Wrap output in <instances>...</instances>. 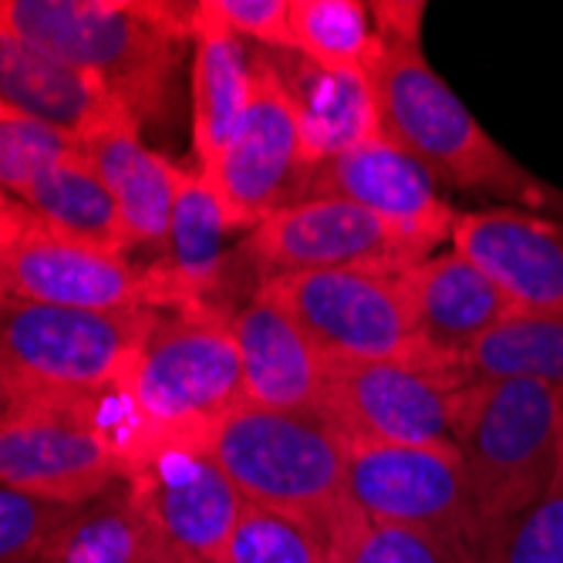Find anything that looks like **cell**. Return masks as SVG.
<instances>
[{"instance_id":"cell-1","label":"cell","mask_w":563,"mask_h":563,"mask_svg":"<svg viewBox=\"0 0 563 563\" xmlns=\"http://www.w3.org/2000/svg\"><path fill=\"white\" fill-rule=\"evenodd\" d=\"M368 8L378 34L372 88L382 135L419 159L439 186L563 220V192L509 156L429 65L422 47L426 4L378 0Z\"/></svg>"},{"instance_id":"cell-2","label":"cell","mask_w":563,"mask_h":563,"mask_svg":"<svg viewBox=\"0 0 563 563\" xmlns=\"http://www.w3.org/2000/svg\"><path fill=\"white\" fill-rule=\"evenodd\" d=\"M0 24L91 75L139 129L169 119L192 51V4L169 0H0Z\"/></svg>"},{"instance_id":"cell-3","label":"cell","mask_w":563,"mask_h":563,"mask_svg":"<svg viewBox=\"0 0 563 563\" xmlns=\"http://www.w3.org/2000/svg\"><path fill=\"white\" fill-rule=\"evenodd\" d=\"M207 445L250 506L318 530L334 543L354 503L347 496V439L321 412H284L240 401Z\"/></svg>"},{"instance_id":"cell-4","label":"cell","mask_w":563,"mask_h":563,"mask_svg":"<svg viewBox=\"0 0 563 563\" xmlns=\"http://www.w3.org/2000/svg\"><path fill=\"white\" fill-rule=\"evenodd\" d=\"M479 563L553 486L563 463V391L540 382H473L459 429Z\"/></svg>"},{"instance_id":"cell-5","label":"cell","mask_w":563,"mask_h":563,"mask_svg":"<svg viewBox=\"0 0 563 563\" xmlns=\"http://www.w3.org/2000/svg\"><path fill=\"white\" fill-rule=\"evenodd\" d=\"M129 439L122 398L24 391L0 419V486L85 506L125 479Z\"/></svg>"},{"instance_id":"cell-6","label":"cell","mask_w":563,"mask_h":563,"mask_svg":"<svg viewBox=\"0 0 563 563\" xmlns=\"http://www.w3.org/2000/svg\"><path fill=\"white\" fill-rule=\"evenodd\" d=\"M240 401L243 368L230 314L163 311L122 391L132 439L207 435Z\"/></svg>"},{"instance_id":"cell-7","label":"cell","mask_w":563,"mask_h":563,"mask_svg":"<svg viewBox=\"0 0 563 563\" xmlns=\"http://www.w3.org/2000/svg\"><path fill=\"white\" fill-rule=\"evenodd\" d=\"M159 314L8 297L0 314V357L27 391L122 398Z\"/></svg>"},{"instance_id":"cell-8","label":"cell","mask_w":563,"mask_h":563,"mask_svg":"<svg viewBox=\"0 0 563 563\" xmlns=\"http://www.w3.org/2000/svg\"><path fill=\"white\" fill-rule=\"evenodd\" d=\"M470 391L466 368L429 357L328 365L321 412L347 442L459 449Z\"/></svg>"},{"instance_id":"cell-9","label":"cell","mask_w":563,"mask_h":563,"mask_svg":"<svg viewBox=\"0 0 563 563\" xmlns=\"http://www.w3.org/2000/svg\"><path fill=\"white\" fill-rule=\"evenodd\" d=\"M311 338L324 365L426 357L405 271L341 267L284 274L257 284Z\"/></svg>"},{"instance_id":"cell-10","label":"cell","mask_w":563,"mask_h":563,"mask_svg":"<svg viewBox=\"0 0 563 563\" xmlns=\"http://www.w3.org/2000/svg\"><path fill=\"white\" fill-rule=\"evenodd\" d=\"M0 287L8 297L85 311H207L163 261L135 264L125 253L71 243L37 220L0 253Z\"/></svg>"},{"instance_id":"cell-11","label":"cell","mask_w":563,"mask_h":563,"mask_svg":"<svg viewBox=\"0 0 563 563\" xmlns=\"http://www.w3.org/2000/svg\"><path fill=\"white\" fill-rule=\"evenodd\" d=\"M347 496L368 520L422 530L479 563L476 506L459 449L347 442Z\"/></svg>"},{"instance_id":"cell-12","label":"cell","mask_w":563,"mask_h":563,"mask_svg":"<svg viewBox=\"0 0 563 563\" xmlns=\"http://www.w3.org/2000/svg\"><path fill=\"white\" fill-rule=\"evenodd\" d=\"M236 261L253 274L257 287L271 277L307 271H408L422 264L426 253L391 223L347 199L307 196L243 233Z\"/></svg>"},{"instance_id":"cell-13","label":"cell","mask_w":563,"mask_h":563,"mask_svg":"<svg viewBox=\"0 0 563 563\" xmlns=\"http://www.w3.org/2000/svg\"><path fill=\"white\" fill-rule=\"evenodd\" d=\"M253 95L250 109L223 148L210 176H202L236 233H250L257 223L307 199L314 176V159L307 156L290 101L267 65L264 51L250 44Z\"/></svg>"},{"instance_id":"cell-14","label":"cell","mask_w":563,"mask_h":563,"mask_svg":"<svg viewBox=\"0 0 563 563\" xmlns=\"http://www.w3.org/2000/svg\"><path fill=\"white\" fill-rule=\"evenodd\" d=\"M125 483L183 550L202 563H227L246 499L217 463L207 435L132 439Z\"/></svg>"},{"instance_id":"cell-15","label":"cell","mask_w":563,"mask_h":563,"mask_svg":"<svg viewBox=\"0 0 563 563\" xmlns=\"http://www.w3.org/2000/svg\"><path fill=\"white\" fill-rule=\"evenodd\" d=\"M307 196L347 199L412 240L426 257L452 236L455 207L442 196L439 183L388 135H375L331 159H321Z\"/></svg>"},{"instance_id":"cell-16","label":"cell","mask_w":563,"mask_h":563,"mask_svg":"<svg viewBox=\"0 0 563 563\" xmlns=\"http://www.w3.org/2000/svg\"><path fill=\"white\" fill-rule=\"evenodd\" d=\"M449 240L517 311L563 318V220L517 207L459 210Z\"/></svg>"},{"instance_id":"cell-17","label":"cell","mask_w":563,"mask_h":563,"mask_svg":"<svg viewBox=\"0 0 563 563\" xmlns=\"http://www.w3.org/2000/svg\"><path fill=\"white\" fill-rule=\"evenodd\" d=\"M405 284L422 354L439 365L463 368L466 354L496 324L517 314L514 300L455 246L408 267Z\"/></svg>"},{"instance_id":"cell-18","label":"cell","mask_w":563,"mask_h":563,"mask_svg":"<svg viewBox=\"0 0 563 563\" xmlns=\"http://www.w3.org/2000/svg\"><path fill=\"white\" fill-rule=\"evenodd\" d=\"M230 331L240 351L243 398L284 412L321 408L324 357L300 324L261 287H253L230 314Z\"/></svg>"},{"instance_id":"cell-19","label":"cell","mask_w":563,"mask_h":563,"mask_svg":"<svg viewBox=\"0 0 563 563\" xmlns=\"http://www.w3.org/2000/svg\"><path fill=\"white\" fill-rule=\"evenodd\" d=\"M0 101L81 142L119 125H135L91 75L47 55L4 24H0Z\"/></svg>"},{"instance_id":"cell-20","label":"cell","mask_w":563,"mask_h":563,"mask_svg":"<svg viewBox=\"0 0 563 563\" xmlns=\"http://www.w3.org/2000/svg\"><path fill=\"white\" fill-rule=\"evenodd\" d=\"M261 51L290 101L300 139L314 166L321 159L338 156V152H347L382 135L378 101L368 75L324 68L311 58L297 55V51H274V47H261Z\"/></svg>"},{"instance_id":"cell-21","label":"cell","mask_w":563,"mask_h":563,"mask_svg":"<svg viewBox=\"0 0 563 563\" xmlns=\"http://www.w3.org/2000/svg\"><path fill=\"white\" fill-rule=\"evenodd\" d=\"M192 156L196 173L210 176L223 148L240 129L253 95L250 44L213 21L202 4H192Z\"/></svg>"},{"instance_id":"cell-22","label":"cell","mask_w":563,"mask_h":563,"mask_svg":"<svg viewBox=\"0 0 563 563\" xmlns=\"http://www.w3.org/2000/svg\"><path fill=\"white\" fill-rule=\"evenodd\" d=\"M37 563H202L145 514L129 483L78 506Z\"/></svg>"},{"instance_id":"cell-23","label":"cell","mask_w":563,"mask_h":563,"mask_svg":"<svg viewBox=\"0 0 563 563\" xmlns=\"http://www.w3.org/2000/svg\"><path fill=\"white\" fill-rule=\"evenodd\" d=\"M236 233L220 207L213 186L192 169L183 166L169 236L159 253V261L169 274L183 284L196 307L207 311L233 314L236 303L230 300V271L236 261V250H227V236Z\"/></svg>"},{"instance_id":"cell-24","label":"cell","mask_w":563,"mask_h":563,"mask_svg":"<svg viewBox=\"0 0 563 563\" xmlns=\"http://www.w3.org/2000/svg\"><path fill=\"white\" fill-rule=\"evenodd\" d=\"M98 176L112 189L132 246H166L183 166L142 142L139 125H119L85 142Z\"/></svg>"},{"instance_id":"cell-25","label":"cell","mask_w":563,"mask_h":563,"mask_svg":"<svg viewBox=\"0 0 563 563\" xmlns=\"http://www.w3.org/2000/svg\"><path fill=\"white\" fill-rule=\"evenodd\" d=\"M18 199L44 230L71 243L109 253L132 250L119 202L91 166L88 152H78V156L41 173Z\"/></svg>"},{"instance_id":"cell-26","label":"cell","mask_w":563,"mask_h":563,"mask_svg":"<svg viewBox=\"0 0 563 563\" xmlns=\"http://www.w3.org/2000/svg\"><path fill=\"white\" fill-rule=\"evenodd\" d=\"M473 382H540L563 391V318L517 311L463 362Z\"/></svg>"},{"instance_id":"cell-27","label":"cell","mask_w":563,"mask_h":563,"mask_svg":"<svg viewBox=\"0 0 563 563\" xmlns=\"http://www.w3.org/2000/svg\"><path fill=\"white\" fill-rule=\"evenodd\" d=\"M290 51L334 71L372 78L378 34L362 0H290Z\"/></svg>"},{"instance_id":"cell-28","label":"cell","mask_w":563,"mask_h":563,"mask_svg":"<svg viewBox=\"0 0 563 563\" xmlns=\"http://www.w3.org/2000/svg\"><path fill=\"white\" fill-rule=\"evenodd\" d=\"M85 152V142L0 101V189L21 196L41 173Z\"/></svg>"},{"instance_id":"cell-29","label":"cell","mask_w":563,"mask_h":563,"mask_svg":"<svg viewBox=\"0 0 563 563\" xmlns=\"http://www.w3.org/2000/svg\"><path fill=\"white\" fill-rule=\"evenodd\" d=\"M227 563H338V556L334 543L318 530L246 503Z\"/></svg>"},{"instance_id":"cell-30","label":"cell","mask_w":563,"mask_h":563,"mask_svg":"<svg viewBox=\"0 0 563 563\" xmlns=\"http://www.w3.org/2000/svg\"><path fill=\"white\" fill-rule=\"evenodd\" d=\"M334 556L338 563H470L442 540L422 530L368 520L357 514V506L334 537Z\"/></svg>"},{"instance_id":"cell-31","label":"cell","mask_w":563,"mask_h":563,"mask_svg":"<svg viewBox=\"0 0 563 563\" xmlns=\"http://www.w3.org/2000/svg\"><path fill=\"white\" fill-rule=\"evenodd\" d=\"M483 563H563V463L553 486L509 527Z\"/></svg>"},{"instance_id":"cell-32","label":"cell","mask_w":563,"mask_h":563,"mask_svg":"<svg viewBox=\"0 0 563 563\" xmlns=\"http://www.w3.org/2000/svg\"><path fill=\"white\" fill-rule=\"evenodd\" d=\"M78 506L47 503L0 486V563H37L47 540L55 537Z\"/></svg>"},{"instance_id":"cell-33","label":"cell","mask_w":563,"mask_h":563,"mask_svg":"<svg viewBox=\"0 0 563 563\" xmlns=\"http://www.w3.org/2000/svg\"><path fill=\"white\" fill-rule=\"evenodd\" d=\"M202 8L253 47L290 51V0H202Z\"/></svg>"},{"instance_id":"cell-34","label":"cell","mask_w":563,"mask_h":563,"mask_svg":"<svg viewBox=\"0 0 563 563\" xmlns=\"http://www.w3.org/2000/svg\"><path fill=\"white\" fill-rule=\"evenodd\" d=\"M31 223H34V217L24 210V202L0 189V253H4L8 246H14Z\"/></svg>"},{"instance_id":"cell-35","label":"cell","mask_w":563,"mask_h":563,"mask_svg":"<svg viewBox=\"0 0 563 563\" xmlns=\"http://www.w3.org/2000/svg\"><path fill=\"white\" fill-rule=\"evenodd\" d=\"M24 385H21V378L11 372V365L4 362V357H0V419H4L11 408L24 398Z\"/></svg>"},{"instance_id":"cell-36","label":"cell","mask_w":563,"mask_h":563,"mask_svg":"<svg viewBox=\"0 0 563 563\" xmlns=\"http://www.w3.org/2000/svg\"><path fill=\"white\" fill-rule=\"evenodd\" d=\"M4 303H8V294H4V287H0V314H4Z\"/></svg>"}]
</instances>
